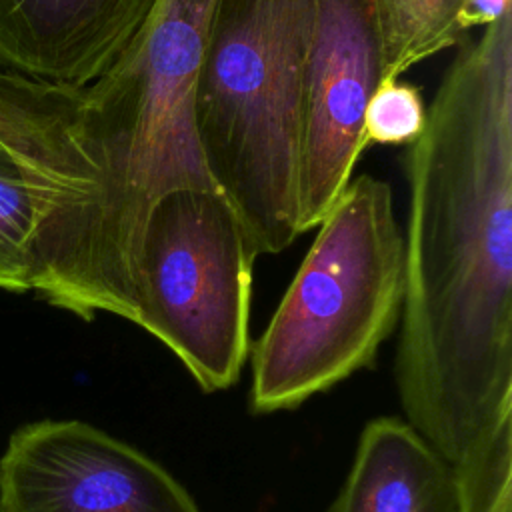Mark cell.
Wrapping results in <instances>:
<instances>
[{
	"mask_svg": "<svg viewBox=\"0 0 512 512\" xmlns=\"http://www.w3.org/2000/svg\"><path fill=\"white\" fill-rule=\"evenodd\" d=\"M326 512H460L454 470L406 420L380 416Z\"/></svg>",
	"mask_w": 512,
	"mask_h": 512,
	"instance_id": "cell-10",
	"label": "cell"
},
{
	"mask_svg": "<svg viewBox=\"0 0 512 512\" xmlns=\"http://www.w3.org/2000/svg\"><path fill=\"white\" fill-rule=\"evenodd\" d=\"M404 170L394 376L404 420L452 466L512 420V10L458 44Z\"/></svg>",
	"mask_w": 512,
	"mask_h": 512,
	"instance_id": "cell-1",
	"label": "cell"
},
{
	"mask_svg": "<svg viewBox=\"0 0 512 512\" xmlns=\"http://www.w3.org/2000/svg\"><path fill=\"white\" fill-rule=\"evenodd\" d=\"M316 0H214L194 96L206 172L258 254L300 232L304 80Z\"/></svg>",
	"mask_w": 512,
	"mask_h": 512,
	"instance_id": "cell-3",
	"label": "cell"
},
{
	"mask_svg": "<svg viewBox=\"0 0 512 512\" xmlns=\"http://www.w3.org/2000/svg\"><path fill=\"white\" fill-rule=\"evenodd\" d=\"M404 232L386 180L358 174L318 234L252 350L250 410H294L370 368L400 320Z\"/></svg>",
	"mask_w": 512,
	"mask_h": 512,
	"instance_id": "cell-4",
	"label": "cell"
},
{
	"mask_svg": "<svg viewBox=\"0 0 512 512\" xmlns=\"http://www.w3.org/2000/svg\"><path fill=\"white\" fill-rule=\"evenodd\" d=\"M426 104L420 90L400 78H386L374 90L364 114V144H414L426 128Z\"/></svg>",
	"mask_w": 512,
	"mask_h": 512,
	"instance_id": "cell-13",
	"label": "cell"
},
{
	"mask_svg": "<svg viewBox=\"0 0 512 512\" xmlns=\"http://www.w3.org/2000/svg\"><path fill=\"white\" fill-rule=\"evenodd\" d=\"M452 470L460 512H512V420L476 440Z\"/></svg>",
	"mask_w": 512,
	"mask_h": 512,
	"instance_id": "cell-12",
	"label": "cell"
},
{
	"mask_svg": "<svg viewBox=\"0 0 512 512\" xmlns=\"http://www.w3.org/2000/svg\"><path fill=\"white\" fill-rule=\"evenodd\" d=\"M462 2L372 0L384 54V80L400 78L414 64L458 46L466 36Z\"/></svg>",
	"mask_w": 512,
	"mask_h": 512,
	"instance_id": "cell-11",
	"label": "cell"
},
{
	"mask_svg": "<svg viewBox=\"0 0 512 512\" xmlns=\"http://www.w3.org/2000/svg\"><path fill=\"white\" fill-rule=\"evenodd\" d=\"M384 80L372 0H316L304 80L300 232L316 228L352 180L364 114Z\"/></svg>",
	"mask_w": 512,
	"mask_h": 512,
	"instance_id": "cell-8",
	"label": "cell"
},
{
	"mask_svg": "<svg viewBox=\"0 0 512 512\" xmlns=\"http://www.w3.org/2000/svg\"><path fill=\"white\" fill-rule=\"evenodd\" d=\"M160 0H0V68L86 88L150 20Z\"/></svg>",
	"mask_w": 512,
	"mask_h": 512,
	"instance_id": "cell-9",
	"label": "cell"
},
{
	"mask_svg": "<svg viewBox=\"0 0 512 512\" xmlns=\"http://www.w3.org/2000/svg\"><path fill=\"white\" fill-rule=\"evenodd\" d=\"M0 512H202L138 448L82 420L20 426L0 458Z\"/></svg>",
	"mask_w": 512,
	"mask_h": 512,
	"instance_id": "cell-7",
	"label": "cell"
},
{
	"mask_svg": "<svg viewBox=\"0 0 512 512\" xmlns=\"http://www.w3.org/2000/svg\"><path fill=\"white\" fill-rule=\"evenodd\" d=\"M510 12V0H464L462 28L468 32L476 26H490Z\"/></svg>",
	"mask_w": 512,
	"mask_h": 512,
	"instance_id": "cell-14",
	"label": "cell"
},
{
	"mask_svg": "<svg viewBox=\"0 0 512 512\" xmlns=\"http://www.w3.org/2000/svg\"><path fill=\"white\" fill-rule=\"evenodd\" d=\"M82 90L0 68V288L56 308L92 302L96 170Z\"/></svg>",
	"mask_w": 512,
	"mask_h": 512,
	"instance_id": "cell-5",
	"label": "cell"
},
{
	"mask_svg": "<svg viewBox=\"0 0 512 512\" xmlns=\"http://www.w3.org/2000/svg\"><path fill=\"white\" fill-rule=\"evenodd\" d=\"M214 0H160L118 60L82 90L80 142L96 170L94 308L136 324V256L150 206L216 188L194 124Z\"/></svg>",
	"mask_w": 512,
	"mask_h": 512,
	"instance_id": "cell-2",
	"label": "cell"
},
{
	"mask_svg": "<svg viewBox=\"0 0 512 512\" xmlns=\"http://www.w3.org/2000/svg\"><path fill=\"white\" fill-rule=\"evenodd\" d=\"M258 250L216 188H176L148 210L136 256V326L160 340L204 392L236 384L250 348Z\"/></svg>",
	"mask_w": 512,
	"mask_h": 512,
	"instance_id": "cell-6",
	"label": "cell"
}]
</instances>
